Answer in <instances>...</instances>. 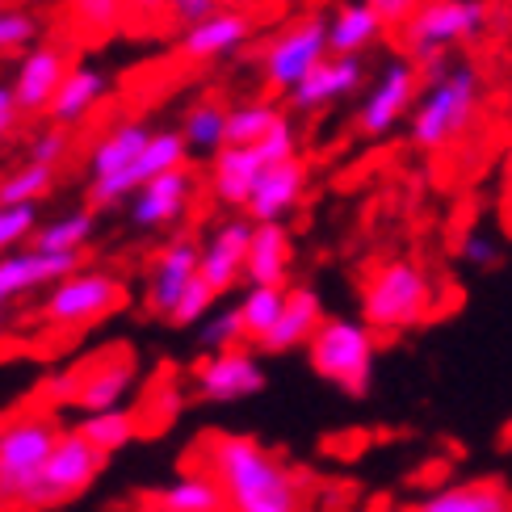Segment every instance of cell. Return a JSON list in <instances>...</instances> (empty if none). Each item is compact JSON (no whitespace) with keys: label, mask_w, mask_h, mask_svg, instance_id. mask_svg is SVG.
Segmentation results:
<instances>
[{"label":"cell","mask_w":512,"mask_h":512,"mask_svg":"<svg viewBox=\"0 0 512 512\" xmlns=\"http://www.w3.org/2000/svg\"><path fill=\"white\" fill-rule=\"evenodd\" d=\"M198 462L227 492V512H303L307 483L269 445L244 433H206L198 441Z\"/></svg>","instance_id":"1"},{"label":"cell","mask_w":512,"mask_h":512,"mask_svg":"<svg viewBox=\"0 0 512 512\" xmlns=\"http://www.w3.org/2000/svg\"><path fill=\"white\" fill-rule=\"evenodd\" d=\"M483 105V76L475 63H433L424 68V89L416 97V110L408 118V139L416 152H450L454 143L471 135Z\"/></svg>","instance_id":"2"},{"label":"cell","mask_w":512,"mask_h":512,"mask_svg":"<svg viewBox=\"0 0 512 512\" xmlns=\"http://www.w3.org/2000/svg\"><path fill=\"white\" fill-rule=\"evenodd\" d=\"M441 303L433 273L412 256H387L361 282V319L382 336L429 324Z\"/></svg>","instance_id":"3"},{"label":"cell","mask_w":512,"mask_h":512,"mask_svg":"<svg viewBox=\"0 0 512 512\" xmlns=\"http://www.w3.org/2000/svg\"><path fill=\"white\" fill-rule=\"evenodd\" d=\"M63 437V424L51 403L42 408H17L0 420V512H26L30 492L47 466L51 450Z\"/></svg>","instance_id":"4"},{"label":"cell","mask_w":512,"mask_h":512,"mask_svg":"<svg viewBox=\"0 0 512 512\" xmlns=\"http://www.w3.org/2000/svg\"><path fill=\"white\" fill-rule=\"evenodd\" d=\"M307 361L311 370L328 382V387L345 391L361 399L374 382L378 366V332L366 319H349V315H328L307 340Z\"/></svg>","instance_id":"5"},{"label":"cell","mask_w":512,"mask_h":512,"mask_svg":"<svg viewBox=\"0 0 512 512\" xmlns=\"http://www.w3.org/2000/svg\"><path fill=\"white\" fill-rule=\"evenodd\" d=\"M487 21H492V5L487 0H424V5L399 26L403 51H408L420 68L445 63L466 42L483 38Z\"/></svg>","instance_id":"6"},{"label":"cell","mask_w":512,"mask_h":512,"mask_svg":"<svg viewBox=\"0 0 512 512\" xmlns=\"http://www.w3.org/2000/svg\"><path fill=\"white\" fill-rule=\"evenodd\" d=\"M118 307H126V286L118 282L114 273L105 269H76L63 282H55L42 298V324L72 332V328H89L101 324L105 315H114Z\"/></svg>","instance_id":"7"},{"label":"cell","mask_w":512,"mask_h":512,"mask_svg":"<svg viewBox=\"0 0 512 512\" xmlns=\"http://www.w3.org/2000/svg\"><path fill=\"white\" fill-rule=\"evenodd\" d=\"M420 89H424V68L412 55L382 63L378 76L361 89V105H357V118H353L357 135L361 139H387L399 122L412 118Z\"/></svg>","instance_id":"8"},{"label":"cell","mask_w":512,"mask_h":512,"mask_svg":"<svg viewBox=\"0 0 512 512\" xmlns=\"http://www.w3.org/2000/svg\"><path fill=\"white\" fill-rule=\"evenodd\" d=\"M105 458L110 454L97 450L80 429H63L59 445L51 450L47 466H42V475L34 483L26 512H47V508H59V504L84 496L97 483V475L105 471Z\"/></svg>","instance_id":"9"},{"label":"cell","mask_w":512,"mask_h":512,"mask_svg":"<svg viewBox=\"0 0 512 512\" xmlns=\"http://www.w3.org/2000/svg\"><path fill=\"white\" fill-rule=\"evenodd\" d=\"M324 55H332L328 17H298L261 47V80L273 93H290Z\"/></svg>","instance_id":"10"},{"label":"cell","mask_w":512,"mask_h":512,"mask_svg":"<svg viewBox=\"0 0 512 512\" xmlns=\"http://www.w3.org/2000/svg\"><path fill=\"white\" fill-rule=\"evenodd\" d=\"M265 391V366L248 345H231L198 357L189 374V395L198 403H244Z\"/></svg>","instance_id":"11"},{"label":"cell","mask_w":512,"mask_h":512,"mask_svg":"<svg viewBox=\"0 0 512 512\" xmlns=\"http://www.w3.org/2000/svg\"><path fill=\"white\" fill-rule=\"evenodd\" d=\"M177 164H189L185 135L181 131H152V139H147V147L135 156V164H126L122 173H114V177L89 181V206L110 210V206L131 198L143 181H152V177L168 173V168H177Z\"/></svg>","instance_id":"12"},{"label":"cell","mask_w":512,"mask_h":512,"mask_svg":"<svg viewBox=\"0 0 512 512\" xmlns=\"http://www.w3.org/2000/svg\"><path fill=\"white\" fill-rule=\"evenodd\" d=\"M139 378V357L126 345H110L101 357H89L76 370V391H72V408L80 412H105L131 395Z\"/></svg>","instance_id":"13"},{"label":"cell","mask_w":512,"mask_h":512,"mask_svg":"<svg viewBox=\"0 0 512 512\" xmlns=\"http://www.w3.org/2000/svg\"><path fill=\"white\" fill-rule=\"evenodd\" d=\"M80 265H84V252H42L34 244L0 252V303L9 307L34 290H51Z\"/></svg>","instance_id":"14"},{"label":"cell","mask_w":512,"mask_h":512,"mask_svg":"<svg viewBox=\"0 0 512 512\" xmlns=\"http://www.w3.org/2000/svg\"><path fill=\"white\" fill-rule=\"evenodd\" d=\"M194 189H198V177L189 164H177L168 173L143 181L135 194H131V223L139 231H168L185 219L189 202H194Z\"/></svg>","instance_id":"15"},{"label":"cell","mask_w":512,"mask_h":512,"mask_svg":"<svg viewBox=\"0 0 512 512\" xmlns=\"http://www.w3.org/2000/svg\"><path fill=\"white\" fill-rule=\"evenodd\" d=\"M361 89H366V63H361V55H336L332 51L294 84L286 93V101L298 114H315V110H328V105L345 101Z\"/></svg>","instance_id":"16"},{"label":"cell","mask_w":512,"mask_h":512,"mask_svg":"<svg viewBox=\"0 0 512 512\" xmlns=\"http://www.w3.org/2000/svg\"><path fill=\"white\" fill-rule=\"evenodd\" d=\"M202 273V244L194 236H173L152 261V273H147V290H143V303L152 315L168 319L177 307L181 290L194 282Z\"/></svg>","instance_id":"17"},{"label":"cell","mask_w":512,"mask_h":512,"mask_svg":"<svg viewBox=\"0 0 512 512\" xmlns=\"http://www.w3.org/2000/svg\"><path fill=\"white\" fill-rule=\"evenodd\" d=\"M68 72H72V59L55 42H38V47L21 55L13 72V97L21 105V114H47Z\"/></svg>","instance_id":"18"},{"label":"cell","mask_w":512,"mask_h":512,"mask_svg":"<svg viewBox=\"0 0 512 512\" xmlns=\"http://www.w3.org/2000/svg\"><path fill=\"white\" fill-rule=\"evenodd\" d=\"M252 219L248 215H231L223 219L210 236L202 240V277L219 294H227L231 286L244 277V265H248V244H252Z\"/></svg>","instance_id":"19"},{"label":"cell","mask_w":512,"mask_h":512,"mask_svg":"<svg viewBox=\"0 0 512 512\" xmlns=\"http://www.w3.org/2000/svg\"><path fill=\"white\" fill-rule=\"evenodd\" d=\"M303 194H307V164L298 156L277 160L261 173V181H256L244 215L252 223H286V215L303 202Z\"/></svg>","instance_id":"20"},{"label":"cell","mask_w":512,"mask_h":512,"mask_svg":"<svg viewBox=\"0 0 512 512\" xmlns=\"http://www.w3.org/2000/svg\"><path fill=\"white\" fill-rule=\"evenodd\" d=\"M324 303L311 286H286V303L282 315L273 319V328L261 336V353H294V349H307V340L315 336V328L324 324Z\"/></svg>","instance_id":"21"},{"label":"cell","mask_w":512,"mask_h":512,"mask_svg":"<svg viewBox=\"0 0 512 512\" xmlns=\"http://www.w3.org/2000/svg\"><path fill=\"white\" fill-rule=\"evenodd\" d=\"M265 168H269V160L261 156L256 143H227L223 152L210 160V189H215V198L223 206L244 210Z\"/></svg>","instance_id":"22"},{"label":"cell","mask_w":512,"mask_h":512,"mask_svg":"<svg viewBox=\"0 0 512 512\" xmlns=\"http://www.w3.org/2000/svg\"><path fill=\"white\" fill-rule=\"evenodd\" d=\"M248 38H252V17L244 9H219L202 17L198 26L181 30V55L194 63L223 59V55H236Z\"/></svg>","instance_id":"23"},{"label":"cell","mask_w":512,"mask_h":512,"mask_svg":"<svg viewBox=\"0 0 512 512\" xmlns=\"http://www.w3.org/2000/svg\"><path fill=\"white\" fill-rule=\"evenodd\" d=\"M408 512H512V487L504 479H458L416 500Z\"/></svg>","instance_id":"24"},{"label":"cell","mask_w":512,"mask_h":512,"mask_svg":"<svg viewBox=\"0 0 512 512\" xmlns=\"http://www.w3.org/2000/svg\"><path fill=\"white\" fill-rule=\"evenodd\" d=\"M294 269V240L286 223H256L248 244L244 282L248 286H286Z\"/></svg>","instance_id":"25"},{"label":"cell","mask_w":512,"mask_h":512,"mask_svg":"<svg viewBox=\"0 0 512 512\" xmlns=\"http://www.w3.org/2000/svg\"><path fill=\"white\" fill-rule=\"evenodd\" d=\"M391 26L382 21V13L370 5V0H349L328 17V42L336 55H366L370 47H378L382 34Z\"/></svg>","instance_id":"26"},{"label":"cell","mask_w":512,"mask_h":512,"mask_svg":"<svg viewBox=\"0 0 512 512\" xmlns=\"http://www.w3.org/2000/svg\"><path fill=\"white\" fill-rule=\"evenodd\" d=\"M147 139H152V126L139 122V118H122L114 122L110 131H105L97 143H93V152H89V177H114L122 173L126 164H135V156L147 147Z\"/></svg>","instance_id":"27"},{"label":"cell","mask_w":512,"mask_h":512,"mask_svg":"<svg viewBox=\"0 0 512 512\" xmlns=\"http://www.w3.org/2000/svg\"><path fill=\"white\" fill-rule=\"evenodd\" d=\"M152 500L177 508V512H227V492L215 479V471H206L198 462L194 471H181L177 479H168L164 487H156Z\"/></svg>","instance_id":"28"},{"label":"cell","mask_w":512,"mask_h":512,"mask_svg":"<svg viewBox=\"0 0 512 512\" xmlns=\"http://www.w3.org/2000/svg\"><path fill=\"white\" fill-rule=\"evenodd\" d=\"M105 93H110V80H105L97 68H72L68 80L59 84L47 118L59 122V126H76V122H84L105 101Z\"/></svg>","instance_id":"29"},{"label":"cell","mask_w":512,"mask_h":512,"mask_svg":"<svg viewBox=\"0 0 512 512\" xmlns=\"http://www.w3.org/2000/svg\"><path fill=\"white\" fill-rule=\"evenodd\" d=\"M93 236H97V206H80L51 223H38L30 244L42 252H84L93 244Z\"/></svg>","instance_id":"30"},{"label":"cell","mask_w":512,"mask_h":512,"mask_svg":"<svg viewBox=\"0 0 512 512\" xmlns=\"http://www.w3.org/2000/svg\"><path fill=\"white\" fill-rule=\"evenodd\" d=\"M227 105L219 101H198V105H189V114L181 122V135L189 143V156H206V160H215L223 147H227Z\"/></svg>","instance_id":"31"},{"label":"cell","mask_w":512,"mask_h":512,"mask_svg":"<svg viewBox=\"0 0 512 512\" xmlns=\"http://www.w3.org/2000/svg\"><path fill=\"white\" fill-rule=\"evenodd\" d=\"M76 429L89 437L97 450H105V454H114V450H126L135 437H139V420H135V412H126L122 403L118 408H105V412H89L84 416Z\"/></svg>","instance_id":"32"},{"label":"cell","mask_w":512,"mask_h":512,"mask_svg":"<svg viewBox=\"0 0 512 512\" xmlns=\"http://www.w3.org/2000/svg\"><path fill=\"white\" fill-rule=\"evenodd\" d=\"M55 173L59 168L51 164H38V160H26L21 168L0 177V206H21V202H42L55 189Z\"/></svg>","instance_id":"33"},{"label":"cell","mask_w":512,"mask_h":512,"mask_svg":"<svg viewBox=\"0 0 512 512\" xmlns=\"http://www.w3.org/2000/svg\"><path fill=\"white\" fill-rule=\"evenodd\" d=\"M286 114L273 101H244L227 114V143H261Z\"/></svg>","instance_id":"34"},{"label":"cell","mask_w":512,"mask_h":512,"mask_svg":"<svg viewBox=\"0 0 512 512\" xmlns=\"http://www.w3.org/2000/svg\"><path fill=\"white\" fill-rule=\"evenodd\" d=\"M68 13L80 34L105 38L131 17V0H68Z\"/></svg>","instance_id":"35"},{"label":"cell","mask_w":512,"mask_h":512,"mask_svg":"<svg viewBox=\"0 0 512 512\" xmlns=\"http://www.w3.org/2000/svg\"><path fill=\"white\" fill-rule=\"evenodd\" d=\"M286 303V286H248L240 298V311H244V324H248V340L261 345V336L273 328V319L282 315Z\"/></svg>","instance_id":"36"},{"label":"cell","mask_w":512,"mask_h":512,"mask_svg":"<svg viewBox=\"0 0 512 512\" xmlns=\"http://www.w3.org/2000/svg\"><path fill=\"white\" fill-rule=\"evenodd\" d=\"M198 340L206 353L215 349H231V345H248V324H244V311L236 307H223V311H210L202 324H198Z\"/></svg>","instance_id":"37"},{"label":"cell","mask_w":512,"mask_h":512,"mask_svg":"<svg viewBox=\"0 0 512 512\" xmlns=\"http://www.w3.org/2000/svg\"><path fill=\"white\" fill-rule=\"evenodd\" d=\"M215 298H219V290L210 286L206 277L198 273L194 282H189V286L181 290L173 315H168V324H177V328H194V324H202V319H206L210 311H215Z\"/></svg>","instance_id":"38"},{"label":"cell","mask_w":512,"mask_h":512,"mask_svg":"<svg viewBox=\"0 0 512 512\" xmlns=\"http://www.w3.org/2000/svg\"><path fill=\"white\" fill-rule=\"evenodd\" d=\"M38 30H42V26H38V17H30L26 9L0 5V55H17V51L34 47Z\"/></svg>","instance_id":"39"},{"label":"cell","mask_w":512,"mask_h":512,"mask_svg":"<svg viewBox=\"0 0 512 512\" xmlns=\"http://www.w3.org/2000/svg\"><path fill=\"white\" fill-rule=\"evenodd\" d=\"M38 231V206L21 202V206H0V252H13L26 240H34Z\"/></svg>","instance_id":"40"},{"label":"cell","mask_w":512,"mask_h":512,"mask_svg":"<svg viewBox=\"0 0 512 512\" xmlns=\"http://www.w3.org/2000/svg\"><path fill=\"white\" fill-rule=\"evenodd\" d=\"M68 152H72V126H59V122L42 126V131L34 135V143H30V160L51 164V168H59L63 160H68Z\"/></svg>","instance_id":"41"},{"label":"cell","mask_w":512,"mask_h":512,"mask_svg":"<svg viewBox=\"0 0 512 512\" xmlns=\"http://www.w3.org/2000/svg\"><path fill=\"white\" fill-rule=\"evenodd\" d=\"M458 256H462V265H471V269H496L504 261V248L496 236H487V231H466L458 240Z\"/></svg>","instance_id":"42"},{"label":"cell","mask_w":512,"mask_h":512,"mask_svg":"<svg viewBox=\"0 0 512 512\" xmlns=\"http://www.w3.org/2000/svg\"><path fill=\"white\" fill-rule=\"evenodd\" d=\"M219 9H223V0H168V21H173L177 30H189Z\"/></svg>","instance_id":"43"},{"label":"cell","mask_w":512,"mask_h":512,"mask_svg":"<svg viewBox=\"0 0 512 512\" xmlns=\"http://www.w3.org/2000/svg\"><path fill=\"white\" fill-rule=\"evenodd\" d=\"M370 5L382 13V21H387V26H395V30H399L403 21H408V17L424 5V0H370Z\"/></svg>","instance_id":"44"},{"label":"cell","mask_w":512,"mask_h":512,"mask_svg":"<svg viewBox=\"0 0 512 512\" xmlns=\"http://www.w3.org/2000/svg\"><path fill=\"white\" fill-rule=\"evenodd\" d=\"M21 122V105L13 97V84H0V143H5Z\"/></svg>","instance_id":"45"},{"label":"cell","mask_w":512,"mask_h":512,"mask_svg":"<svg viewBox=\"0 0 512 512\" xmlns=\"http://www.w3.org/2000/svg\"><path fill=\"white\" fill-rule=\"evenodd\" d=\"M131 17L160 21V17H168V0H131Z\"/></svg>","instance_id":"46"},{"label":"cell","mask_w":512,"mask_h":512,"mask_svg":"<svg viewBox=\"0 0 512 512\" xmlns=\"http://www.w3.org/2000/svg\"><path fill=\"white\" fill-rule=\"evenodd\" d=\"M139 512H177V508H168V504H160V500H152V496H147V504H143Z\"/></svg>","instance_id":"47"},{"label":"cell","mask_w":512,"mask_h":512,"mask_svg":"<svg viewBox=\"0 0 512 512\" xmlns=\"http://www.w3.org/2000/svg\"><path fill=\"white\" fill-rule=\"evenodd\" d=\"M9 332V315H5V303H0V336Z\"/></svg>","instance_id":"48"},{"label":"cell","mask_w":512,"mask_h":512,"mask_svg":"<svg viewBox=\"0 0 512 512\" xmlns=\"http://www.w3.org/2000/svg\"><path fill=\"white\" fill-rule=\"evenodd\" d=\"M9 5H17V0H9Z\"/></svg>","instance_id":"49"}]
</instances>
